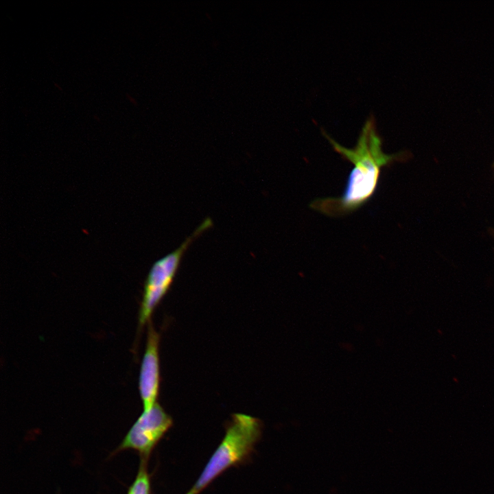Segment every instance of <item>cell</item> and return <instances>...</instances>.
Listing matches in <instances>:
<instances>
[{
  "label": "cell",
  "instance_id": "cell-5",
  "mask_svg": "<svg viewBox=\"0 0 494 494\" xmlns=\"http://www.w3.org/2000/svg\"><path fill=\"white\" fill-rule=\"evenodd\" d=\"M160 336L155 330L151 320L148 322L147 342L143 357L139 389L143 405V412L149 411L156 403L160 384L159 368Z\"/></svg>",
  "mask_w": 494,
  "mask_h": 494
},
{
  "label": "cell",
  "instance_id": "cell-3",
  "mask_svg": "<svg viewBox=\"0 0 494 494\" xmlns=\"http://www.w3.org/2000/svg\"><path fill=\"white\" fill-rule=\"evenodd\" d=\"M212 226V220L209 217L206 218L180 246L152 265L144 283L139 313V326L142 327L150 320L154 309L169 291L189 246Z\"/></svg>",
  "mask_w": 494,
  "mask_h": 494
},
{
  "label": "cell",
  "instance_id": "cell-2",
  "mask_svg": "<svg viewBox=\"0 0 494 494\" xmlns=\"http://www.w3.org/2000/svg\"><path fill=\"white\" fill-rule=\"evenodd\" d=\"M261 424L253 416L233 414L224 437L191 490L198 493L223 471L245 460L261 436Z\"/></svg>",
  "mask_w": 494,
  "mask_h": 494
},
{
  "label": "cell",
  "instance_id": "cell-4",
  "mask_svg": "<svg viewBox=\"0 0 494 494\" xmlns=\"http://www.w3.org/2000/svg\"><path fill=\"white\" fill-rule=\"evenodd\" d=\"M172 425L171 416L156 402L151 410L143 412L131 427L118 450L132 449L147 460L151 451Z\"/></svg>",
  "mask_w": 494,
  "mask_h": 494
},
{
  "label": "cell",
  "instance_id": "cell-7",
  "mask_svg": "<svg viewBox=\"0 0 494 494\" xmlns=\"http://www.w3.org/2000/svg\"><path fill=\"white\" fill-rule=\"evenodd\" d=\"M185 494H196L191 489Z\"/></svg>",
  "mask_w": 494,
  "mask_h": 494
},
{
  "label": "cell",
  "instance_id": "cell-1",
  "mask_svg": "<svg viewBox=\"0 0 494 494\" xmlns=\"http://www.w3.org/2000/svg\"><path fill=\"white\" fill-rule=\"evenodd\" d=\"M322 134L333 150L353 165L340 197L319 198L310 204L313 209L329 216L344 215L360 208L374 195L381 169L407 158L406 152L388 154L383 151L382 140L373 117L366 120L356 145L352 148L339 144L325 131Z\"/></svg>",
  "mask_w": 494,
  "mask_h": 494
},
{
  "label": "cell",
  "instance_id": "cell-6",
  "mask_svg": "<svg viewBox=\"0 0 494 494\" xmlns=\"http://www.w3.org/2000/svg\"><path fill=\"white\" fill-rule=\"evenodd\" d=\"M146 461L141 460L137 475L129 488L128 494H150V482L146 469Z\"/></svg>",
  "mask_w": 494,
  "mask_h": 494
}]
</instances>
